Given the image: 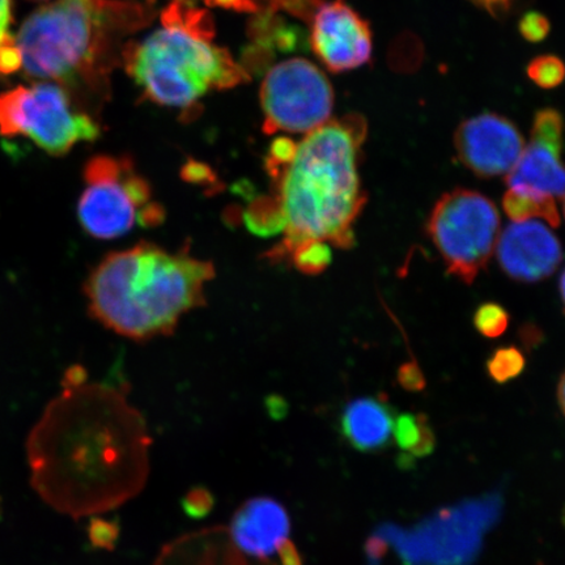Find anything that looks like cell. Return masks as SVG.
Instances as JSON below:
<instances>
[{
	"label": "cell",
	"instance_id": "obj_8",
	"mask_svg": "<svg viewBox=\"0 0 565 565\" xmlns=\"http://www.w3.org/2000/svg\"><path fill=\"white\" fill-rule=\"evenodd\" d=\"M0 136L30 138L60 158L82 141H95L102 129L94 118L74 109L65 89L38 83L0 95Z\"/></svg>",
	"mask_w": 565,
	"mask_h": 565
},
{
	"label": "cell",
	"instance_id": "obj_24",
	"mask_svg": "<svg viewBox=\"0 0 565 565\" xmlns=\"http://www.w3.org/2000/svg\"><path fill=\"white\" fill-rule=\"evenodd\" d=\"M23 68V58L15 42V38L10 35L2 45H0V74H15Z\"/></svg>",
	"mask_w": 565,
	"mask_h": 565
},
{
	"label": "cell",
	"instance_id": "obj_2",
	"mask_svg": "<svg viewBox=\"0 0 565 565\" xmlns=\"http://www.w3.org/2000/svg\"><path fill=\"white\" fill-rule=\"evenodd\" d=\"M141 420L115 386L88 384L82 366L70 369L61 395L45 409L28 440L34 489L56 510H90L89 491L102 470L111 471L122 455L124 437Z\"/></svg>",
	"mask_w": 565,
	"mask_h": 565
},
{
	"label": "cell",
	"instance_id": "obj_30",
	"mask_svg": "<svg viewBox=\"0 0 565 565\" xmlns=\"http://www.w3.org/2000/svg\"><path fill=\"white\" fill-rule=\"evenodd\" d=\"M559 288H561V296H562V300H563V306H564V309H565V270H564V273L562 275V278H561Z\"/></svg>",
	"mask_w": 565,
	"mask_h": 565
},
{
	"label": "cell",
	"instance_id": "obj_1",
	"mask_svg": "<svg viewBox=\"0 0 565 565\" xmlns=\"http://www.w3.org/2000/svg\"><path fill=\"white\" fill-rule=\"evenodd\" d=\"M369 126L360 115L331 118L300 141H273L266 171L273 196L252 203L247 227L259 235H278L268 253L273 263L292 260L320 246L350 249L355 225L366 204L359 175L360 152Z\"/></svg>",
	"mask_w": 565,
	"mask_h": 565
},
{
	"label": "cell",
	"instance_id": "obj_6",
	"mask_svg": "<svg viewBox=\"0 0 565 565\" xmlns=\"http://www.w3.org/2000/svg\"><path fill=\"white\" fill-rule=\"evenodd\" d=\"M83 179L76 215L90 237L108 242L166 221L164 207L130 158L97 154L84 167Z\"/></svg>",
	"mask_w": 565,
	"mask_h": 565
},
{
	"label": "cell",
	"instance_id": "obj_23",
	"mask_svg": "<svg viewBox=\"0 0 565 565\" xmlns=\"http://www.w3.org/2000/svg\"><path fill=\"white\" fill-rule=\"evenodd\" d=\"M519 31L529 42H542L551 31L550 21L540 12H527L520 20Z\"/></svg>",
	"mask_w": 565,
	"mask_h": 565
},
{
	"label": "cell",
	"instance_id": "obj_4",
	"mask_svg": "<svg viewBox=\"0 0 565 565\" xmlns=\"http://www.w3.org/2000/svg\"><path fill=\"white\" fill-rule=\"evenodd\" d=\"M147 7L130 0H56L25 20L15 38L28 76L102 90L124 35L145 25Z\"/></svg>",
	"mask_w": 565,
	"mask_h": 565
},
{
	"label": "cell",
	"instance_id": "obj_10",
	"mask_svg": "<svg viewBox=\"0 0 565 565\" xmlns=\"http://www.w3.org/2000/svg\"><path fill=\"white\" fill-rule=\"evenodd\" d=\"M309 44L322 65L334 74L362 67L372 58L370 23L344 0L317 6Z\"/></svg>",
	"mask_w": 565,
	"mask_h": 565
},
{
	"label": "cell",
	"instance_id": "obj_3",
	"mask_svg": "<svg viewBox=\"0 0 565 565\" xmlns=\"http://www.w3.org/2000/svg\"><path fill=\"white\" fill-rule=\"evenodd\" d=\"M216 270L189 249L140 243L108 254L84 285L97 322L132 341L172 334L183 317L206 302Z\"/></svg>",
	"mask_w": 565,
	"mask_h": 565
},
{
	"label": "cell",
	"instance_id": "obj_19",
	"mask_svg": "<svg viewBox=\"0 0 565 565\" xmlns=\"http://www.w3.org/2000/svg\"><path fill=\"white\" fill-rule=\"evenodd\" d=\"M527 75L536 86L545 89L559 87L565 79V66L556 55H541L530 62Z\"/></svg>",
	"mask_w": 565,
	"mask_h": 565
},
{
	"label": "cell",
	"instance_id": "obj_31",
	"mask_svg": "<svg viewBox=\"0 0 565 565\" xmlns=\"http://www.w3.org/2000/svg\"><path fill=\"white\" fill-rule=\"evenodd\" d=\"M563 524L565 526V507H564V511H563Z\"/></svg>",
	"mask_w": 565,
	"mask_h": 565
},
{
	"label": "cell",
	"instance_id": "obj_25",
	"mask_svg": "<svg viewBox=\"0 0 565 565\" xmlns=\"http://www.w3.org/2000/svg\"><path fill=\"white\" fill-rule=\"evenodd\" d=\"M398 383L408 392H420L426 387V379L418 364L408 363L402 365L398 371Z\"/></svg>",
	"mask_w": 565,
	"mask_h": 565
},
{
	"label": "cell",
	"instance_id": "obj_29",
	"mask_svg": "<svg viewBox=\"0 0 565 565\" xmlns=\"http://www.w3.org/2000/svg\"><path fill=\"white\" fill-rule=\"evenodd\" d=\"M557 404H559L562 413L565 416V372L557 385Z\"/></svg>",
	"mask_w": 565,
	"mask_h": 565
},
{
	"label": "cell",
	"instance_id": "obj_32",
	"mask_svg": "<svg viewBox=\"0 0 565 565\" xmlns=\"http://www.w3.org/2000/svg\"><path fill=\"white\" fill-rule=\"evenodd\" d=\"M564 200H565V198H564ZM564 216H565V202H564Z\"/></svg>",
	"mask_w": 565,
	"mask_h": 565
},
{
	"label": "cell",
	"instance_id": "obj_5",
	"mask_svg": "<svg viewBox=\"0 0 565 565\" xmlns=\"http://www.w3.org/2000/svg\"><path fill=\"white\" fill-rule=\"evenodd\" d=\"M206 12L175 0L162 13L161 28L124 49L127 73L148 100L175 109H192L212 89L245 79L232 55L212 40Z\"/></svg>",
	"mask_w": 565,
	"mask_h": 565
},
{
	"label": "cell",
	"instance_id": "obj_28",
	"mask_svg": "<svg viewBox=\"0 0 565 565\" xmlns=\"http://www.w3.org/2000/svg\"><path fill=\"white\" fill-rule=\"evenodd\" d=\"M281 565H302L301 555L298 547L291 541H286L278 548Z\"/></svg>",
	"mask_w": 565,
	"mask_h": 565
},
{
	"label": "cell",
	"instance_id": "obj_14",
	"mask_svg": "<svg viewBox=\"0 0 565 565\" xmlns=\"http://www.w3.org/2000/svg\"><path fill=\"white\" fill-rule=\"evenodd\" d=\"M291 519L274 498L259 497L247 500L233 515L231 533L244 553L268 557L288 540Z\"/></svg>",
	"mask_w": 565,
	"mask_h": 565
},
{
	"label": "cell",
	"instance_id": "obj_27",
	"mask_svg": "<svg viewBox=\"0 0 565 565\" xmlns=\"http://www.w3.org/2000/svg\"><path fill=\"white\" fill-rule=\"evenodd\" d=\"M12 21L11 0H0V45L10 38Z\"/></svg>",
	"mask_w": 565,
	"mask_h": 565
},
{
	"label": "cell",
	"instance_id": "obj_9",
	"mask_svg": "<svg viewBox=\"0 0 565 565\" xmlns=\"http://www.w3.org/2000/svg\"><path fill=\"white\" fill-rule=\"evenodd\" d=\"M264 131L306 134L331 119L334 90L328 76L306 58H291L267 71L259 90Z\"/></svg>",
	"mask_w": 565,
	"mask_h": 565
},
{
	"label": "cell",
	"instance_id": "obj_12",
	"mask_svg": "<svg viewBox=\"0 0 565 565\" xmlns=\"http://www.w3.org/2000/svg\"><path fill=\"white\" fill-rule=\"evenodd\" d=\"M459 161L480 179L507 175L525 148V139L511 119L483 113L466 119L455 134Z\"/></svg>",
	"mask_w": 565,
	"mask_h": 565
},
{
	"label": "cell",
	"instance_id": "obj_13",
	"mask_svg": "<svg viewBox=\"0 0 565 565\" xmlns=\"http://www.w3.org/2000/svg\"><path fill=\"white\" fill-rule=\"evenodd\" d=\"M498 260L508 277L520 282H539L563 263V247L547 225L536 221L514 222L499 237Z\"/></svg>",
	"mask_w": 565,
	"mask_h": 565
},
{
	"label": "cell",
	"instance_id": "obj_16",
	"mask_svg": "<svg viewBox=\"0 0 565 565\" xmlns=\"http://www.w3.org/2000/svg\"><path fill=\"white\" fill-rule=\"evenodd\" d=\"M393 437L402 450L415 457H426L436 447L434 429L424 414L399 415L394 422Z\"/></svg>",
	"mask_w": 565,
	"mask_h": 565
},
{
	"label": "cell",
	"instance_id": "obj_15",
	"mask_svg": "<svg viewBox=\"0 0 565 565\" xmlns=\"http://www.w3.org/2000/svg\"><path fill=\"white\" fill-rule=\"evenodd\" d=\"M393 407L385 398L353 399L341 415V433L353 449L379 454L391 447L394 429Z\"/></svg>",
	"mask_w": 565,
	"mask_h": 565
},
{
	"label": "cell",
	"instance_id": "obj_18",
	"mask_svg": "<svg viewBox=\"0 0 565 565\" xmlns=\"http://www.w3.org/2000/svg\"><path fill=\"white\" fill-rule=\"evenodd\" d=\"M525 356L519 349L504 348L492 353L487 362V372L498 384H505L515 377H519L525 370Z\"/></svg>",
	"mask_w": 565,
	"mask_h": 565
},
{
	"label": "cell",
	"instance_id": "obj_21",
	"mask_svg": "<svg viewBox=\"0 0 565 565\" xmlns=\"http://www.w3.org/2000/svg\"><path fill=\"white\" fill-rule=\"evenodd\" d=\"M216 500L207 487L195 486L192 487L185 497L181 499V508L188 518L193 520H202L214 510Z\"/></svg>",
	"mask_w": 565,
	"mask_h": 565
},
{
	"label": "cell",
	"instance_id": "obj_17",
	"mask_svg": "<svg viewBox=\"0 0 565 565\" xmlns=\"http://www.w3.org/2000/svg\"><path fill=\"white\" fill-rule=\"evenodd\" d=\"M505 214L513 222L546 221L551 227H559L561 214L557 211L555 200L521 192V190L508 189L503 198Z\"/></svg>",
	"mask_w": 565,
	"mask_h": 565
},
{
	"label": "cell",
	"instance_id": "obj_7",
	"mask_svg": "<svg viewBox=\"0 0 565 565\" xmlns=\"http://www.w3.org/2000/svg\"><path fill=\"white\" fill-rule=\"evenodd\" d=\"M426 230L448 273L472 285L497 250L500 215L486 195L456 189L436 202Z\"/></svg>",
	"mask_w": 565,
	"mask_h": 565
},
{
	"label": "cell",
	"instance_id": "obj_20",
	"mask_svg": "<svg viewBox=\"0 0 565 565\" xmlns=\"http://www.w3.org/2000/svg\"><path fill=\"white\" fill-rule=\"evenodd\" d=\"M510 324V315L499 303H482L475 315V327L486 338H499Z\"/></svg>",
	"mask_w": 565,
	"mask_h": 565
},
{
	"label": "cell",
	"instance_id": "obj_26",
	"mask_svg": "<svg viewBox=\"0 0 565 565\" xmlns=\"http://www.w3.org/2000/svg\"><path fill=\"white\" fill-rule=\"evenodd\" d=\"M470 2L489 12L491 17L501 18L510 13L520 0H470Z\"/></svg>",
	"mask_w": 565,
	"mask_h": 565
},
{
	"label": "cell",
	"instance_id": "obj_22",
	"mask_svg": "<svg viewBox=\"0 0 565 565\" xmlns=\"http://www.w3.org/2000/svg\"><path fill=\"white\" fill-rule=\"evenodd\" d=\"M121 535L117 520L92 519L88 525V540L97 550L113 551Z\"/></svg>",
	"mask_w": 565,
	"mask_h": 565
},
{
	"label": "cell",
	"instance_id": "obj_11",
	"mask_svg": "<svg viewBox=\"0 0 565 565\" xmlns=\"http://www.w3.org/2000/svg\"><path fill=\"white\" fill-rule=\"evenodd\" d=\"M564 127L559 111H536L530 141L507 174L508 188L555 201L565 198Z\"/></svg>",
	"mask_w": 565,
	"mask_h": 565
}]
</instances>
